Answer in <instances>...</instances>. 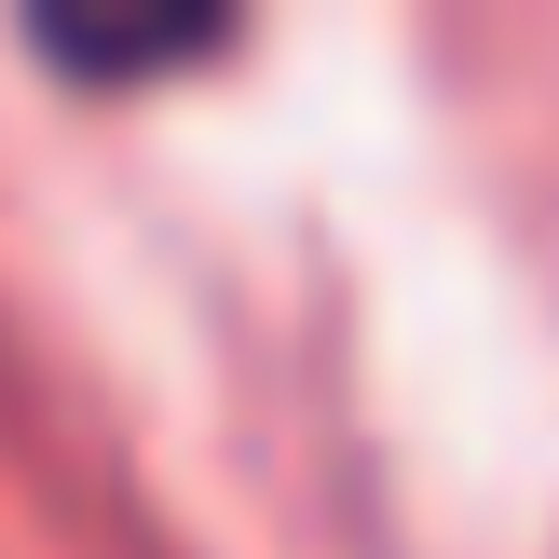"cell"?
Listing matches in <instances>:
<instances>
[{"mask_svg": "<svg viewBox=\"0 0 559 559\" xmlns=\"http://www.w3.org/2000/svg\"><path fill=\"white\" fill-rule=\"evenodd\" d=\"M218 41H233V14H123V27L41 14V55L82 69V82H151V69H178V55H218Z\"/></svg>", "mask_w": 559, "mask_h": 559, "instance_id": "1", "label": "cell"}]
</instances>
